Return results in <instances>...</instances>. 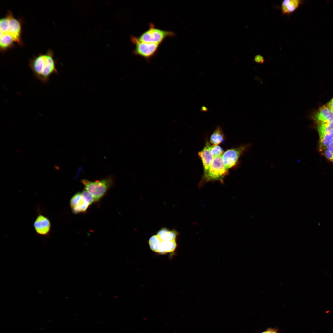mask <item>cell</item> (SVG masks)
<instances>
[{
    "label": "cell",
    "mask_w": 333,
    "mask_h": 333,
    "mask_svg": "<svg viewBox=\"0 0 333 333\" xmlns=\"http://www.w3.org/2000/svg\"><path fill=\"white\" fill-rule=\"evenodd\" d=\"M0 34L10 35L15 42L20 46L23 45L21 23L19 20L14 17L10 11H8L5 17L0 19Z\"/></svg>",
    "instance_id": "obj_3"
},
{
    "label": "cell",
    "mask_w": 333,
    "mask_h": 333,
    "mask_svg": "<svg viewBox=\"0 0 333 333\" xmlns=\"http://www.w3.org/2000/svg\"><path fill=\"white\" fill-rule=\"evenodd\" d=\"M224 134L221 127L218 126L211 135L210 139V143L213 145H218L224 140Z\"/></svg>",
    "instance_id": "obj_14"
},
{
    "label": "cell",
    "mask_w": 333,
    "mask_h": 333,
    "mask_svg": "<svg viewBox=\"0 0 333 333\" xmlns=\"http://www.w3.org/2000/svg\"><path fill=\"white\" fill-rule=\"evenodd\" d=\"M70 204L72 212L75 214L86 212L90 205L80 192L76 193L72 197Z\"/></svg>",
    "instance_id": "obj_10"
},
{
    "label": "cell",
    "mask_w": 333,
    "mask_h": 333,
    "mask_svg": "<svg viewBox=\"0 0 333 333\" xmlns=\"http://www.w3.org/2000/svg\"><path fill=\"white\" fill-rule=\"evenodd\" d=\"M301 3L299 0H285L281 4V10L283 14L291 13L296 10Z\"/></svg>",
    "instance_id": "obj_13"
},
{
    "label": "cell",
    "mask_w": 333,
    "mask_h": 333,
    "mask_svg": "<svg viewBox=\"0 0 333 333\" xmlns=\"http://www.w3.org/2000/svg\"><path fill=\"white\" fill-rule=\"evenodd\" d=\"M228 173V170L225 167L222 156L215 157L207 173L203 176L199 186L200 187L205 183L211 181H218L223 183L224 178Z\"/></svg>",
    "instance_id": "obj_4"
},
{
    "label": "cell",
    "mask_w": 333,
    "mask_h": 333,
    "mask_svg": "<svg viewBox=\"0 0 333 333\" xmlns=\"http://www.w3.org/2000/svg\"><path fill=\"white\" fill-rule=\"evenodd\" d=\"M204 9H205V7H204Z\"/></svg>",
    "instance_id": "obj_26"
},
{
    "label": "cell",
    "mask_w": 333,
    "mask_h": 333,
    "mask_svg": "<svg viewBox=\"0 0 333 333\" xmlns=\"http://www.w3.org/2000/svg\"><path fill=\"white\" fill-rule=\"evenodd\" d=\"M81 195L90 204L96 202L95 199L93 195L85 189L83 190L81 192Z\"/></svg>",
    "instance_id": "obj_20"
},
{
    "label": "cell",
    "mask_w": 333,
    "mask_h": 333,
    "mask_svg": "<svg viewBox=\"0 0 333 333\" xmlns=\"http://www.w3.org/2000/svg\"><path fill=\"white\" fill-rule=\"evenodd\" d=\"M326 105L333 112V98Z\"/></svg>",
    "instance_id": "obj_23"
},
{
    "label": "cell",
    "mask_w": 333,
    "mask_h": 333,
    "mask_svg": "<svg viewBox=\"0 0 333 333\" xmlns=\"http://www.w3.org/2000/svg\"><path fill=\"white\" fill-rule=\"evenodd\" d=\"M175 35L173 31L164 30L155 27L152 23L149 24V28L138 38L143 42L161 44L167 37H171Z\"/></svg>",
    "instance_id": "obj_6"
},
{
    "label": "cell",
    "mask_w": 333,
    "mask_h": 333,
    "mask_svg": "<svg viewBox=\"0 0 333 333\" xmlns=\"http://www.w3.org/2000/svg\"><path fill=\"white\" fill-rule=\"evenodd\" d=\"M178 232L175 230L162 228L149 239V244L153 251L164 254L173 252L177 247L176 239Z\"/></svg>",
    "instance_id": "obj_2"
},
{
    "label": "cell",
    "mask_w": 333,
    "mask_h": 333,
    "mask_svg": "<svg viewBox=\"0 0 333 333\" xmlns=\"http://www.w3.org/2000/svg\"><path fill=\"white\" fill-rule=\"evenodd\" d=\"M253 61L257 63L263 64L264 62V59L262 56L258 54L255 56Z\"/></svg>",
    "instance_id": "obj_21"
},
{
    "label": "cell",
    "mask_w": 333,
    "mask_h": 333,
    "mask_svg": "<svg viewBox=\"0 0 333 333\" xmlns=\"http://www.w3.org/2000/svg\"><path fill=\"white\" fill-rule=\"evenodd\" d=\"M29 65L36 78L44 84L49 82L52 75L58 74L53 53L50 49L30 59Z\"/></svg>",
    "instance_id": "obj_1"
},
{
    "label": "cell",
    "mask_w": 333,
    "mask_h": 333,
    "mask_svg": "<svg viewBox=\"0 0 333 333\" xmlns=\"http://www.w3.org/2000/svg\"><path fill=\"white\" fill-rule=\"evenodd\" d=\"M207 142L209 149L214 158L222 156L224 152L222 147L218 145H211L208 142Z\"/></svg>",
    "instance_id": "obj_18"
},
{
    "label": "cell",
    "mask_w": 333,
    "mask_h": 333,
    "mask_svg": "<svg viewBox=\"0 0 333 333\" xmlns=\"http://www.w3.org/2000/svg\"><path fill=\"white\" fill-rule=\"evenodd\" d=\"M15 42L14 39L10 35L6 34H0V50L4 51L12 47Z\"/></svg>",
    "instance_id": "obj_15"
},
{
    "label": "cell",
    "mask_w": 333,
    "mask_h": 333,
    "mask_svg": "<svg viewBox=\"0 0 333 333\" xmlns=\"http://www.w3.org/2000/svg\"><path fill=\"white\" fill-rule=\"evenodd\" d=\"M333 141V134L319 136V149L323 152L326 148Z\"/></svg>",
    "instance_id": "obj_16"
},
{
    "label": "cell",
    "mask_w": 333,
    "mask_h": 333,
    "mask_svg": "<svg viewBox=\"0 0 333 333\" xmlns=\"http://www.w3.org/2000/svg\"><path fill=\"white\" fill-rule=\"evenodd\" d=\"M251 146L248 144L227 150L224 152L222 158L226 168L228 170L235 166L240 156Z\"/></svg>",
    "instance_id": "obj_8"
},
{
    "label": "cell",
    "mask_w": 333,
    "mask_h": 333,
    "mask_svg": "<svg viewBox=\"0 0 333 333\" xmlns=\"http://www.w3.org/2000/svg\"><path fill=\"white\" fill-rule=\"evenodd\" d=\"M81 182L84 186V189L93 195L96 202L100 200L112 186L113 183V179L112 177L109 176L103 179L94 181L83 179Z\"/></svg>",
    "instance_id": "obj_5"
},
{
    "label": "cell",
    "mask_w": 333,
    "mask_h": 333,
    "mask_svg": "<svg viewBox=\"0 0 333 333\" xmlns=\"http://www.w3.org/2000/svg\"><path fill=\"white\" fill-rule=\"evenodd\" d=\"M36 234L44 236H49L51 232V224L49 218L39 212L33 224Z\"/></svg>",
    "instance_id": "obj_9"
},
{
    "label": "cell",
    "mask_w": 333,
    "mask_h": 333,
    "mask_svg": "<svg viewBox=\"0 0 333 333\" xmlns=\"http://www.w3.org/2000/svg\"><path fill=\"white\" fill-rule=\"evenodd\" d=\"M317 124L327 123L333 121V112L327 105L321 107L313 116Z\"/></svg>",
    "instance_id": "obj_11"
},
{
    "label": "cell",
    "mask_w": 333,
    "mask_h": 333,
    "mask_svg": "<svg viewBox=\"0 0 333 333\" xmlns=\"http://www.w3.org/2000/svg\"><path fill=\"white\" fill-rule=\"evenodd\" d=\"M267 331V333H279L278 330L275 328H268Z\"/></svg>",
    "instance_id": "obj_22"
},
{
    "label": "cell",
    "mask_w": 333,
    "mask_h": 333,
    "mask_svg": "<svg viewBox=\"0 0 333 333\" xmlns=\"http://www.w3.org/2000/svg\"><path fill=\"white\" fill-rule=\"evenodd\" d=\"M198 154L202 162L203 169L204 175L207 173L214 157L209 149L207 142L203 149L199 151Z\"/></svg>",
    "instance_id": "obj_12"
},
{
    "label": "cell",
    "mask_w": 333,
    "mask_h": 333,
    "mask_svg": "<svg viewBox=\"0 0 333 333\" xmlns=\"http://www.w3.org/2000/svg\"><path fill=\"white\" fill-rule=\"evenodd\" d=\"M130 39L135 45L133 54L141 56L147 61L155 56L160 45L142 42L139 39L138 37L132 35L130 36Z\"/></svg>",
    "instance_id": "obj_7"
},
{
    "label": "cell",
    "mask_w": 333,
    "mask_h": 333,
    "mask_svg": "<svg viewBox=\"0 0 333 333\" xmlns=\"http://www.w3.org/2000/svg\"><path fill=\"white\" fill-rule=\"evenodd\" d=\"M260 333H267V331L266 330V331H265L262 332Z\"/></svg>",
    "instance_id": "obj_25"
},
{
    "label": "cell",
    "mask_w": 333,
    "mask_h": 333,
    "mask_svg": "<svg viewBox=\"0 0 333 333\" xmlns=\"http://www.w3.org/2000/svg\"><path fill=\"white\" fill-rule=\"evenodd\" d=\"M323 152L324 155L326 157L333 162V141Z\"/></svg>",
    "instance_id": "obj_19"
},
{
    "label": "cell",
    "mask_w": 333,
    "mask_h": 333,
    "mask_svg": "<svg viewBox=\"0 0 333 333\" xmlns=\"http://www.w3.org/2000/svg\"><path fill=\"white\" fill-rule=\"evenodd\" d=\"M54 168L56 170H59V168H60L59 167V166L56 165H54Z\"/></svg>",
    "instance_id": "obj_24"
},
{
    "label": "cell",
    "mask_w": 333,
    "mask_h": 333,
    "mask_svg": "<svg viewBox=\"0 0 333 333\" xmlns=\"http://www.w3.org/2000/svg\"><path fill=\"white\" fill-rule=\"evenodd\" d=\"M317 129L319 136L333 134V121L317 124Z\"/></svg>",
    "instance_id": "obj_17"
}]
</instances>
